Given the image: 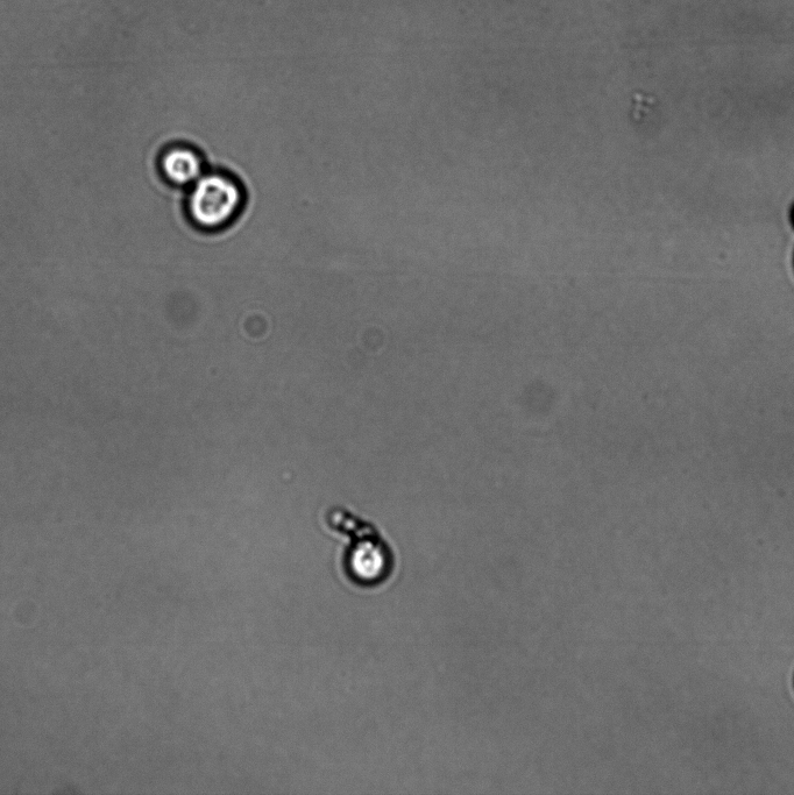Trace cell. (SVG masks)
Returning a JSON list of instances; mask_svg holds the SVG:
<instances>
[{
  "mask_svg": "<svg viewBox=\"0 0 794 795\" xmlns=\"http://www.w3.org/2000/svg\"><path fill=\"white\" fill-rule=\"evenodd\" d=\"M326 523L347 538L343 566L353 584L374 588L392 578L395 570L392 545L373 523L340 507L330 510Z\"/></svg>",
  "mask_w": 794,
  "mask_h": 795,
  "instance_id": "obj_1",
  "label": "cell"
},
{
  "mask_svg": "<svg viewBox=\"0 0 794 795\" xmlns=\"http://www.w3.org/2000/svg\"><path fill=\"white\" fill-rule=\"evenodd\" d=\"M243 202V190L232 177L222 173L204 174L191 187L187 211L198 227L218 230L236 218Z\"/></svg>",
  "mask_w": 794,
  "mask_h": 795,
  "instance_id": "obj_2",
  "label": "cell"
},
{
  "mask_svg": "<svg viewBox=\"0 0 794 795\" xmlns=\"http://www.w3.org/2000/svg\"><path fill=\"white\" fill-rule=\"evenodd\" d=\"M159 170L163 179L175 187H193L204 175L200 154L186 146L166 149L160 156Z\"/></svg>",
  "mask_w": 794,
  "mask_h": 795,
  "instance_id": "obj_3",
  "label": "cell"
}]
</instances>
